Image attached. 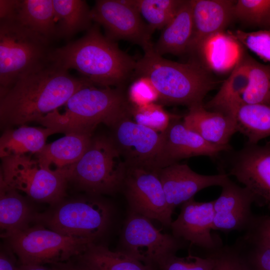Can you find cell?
<instances>
[{
  "label": "cell",
  "instance_id": "1",
  "mask_svg": "<svg viewBox=\"0 0 270 270\" xmlns=\"http://www.w3.org/2000/svg\"><path fill=\"white\" fill-rule=\"evenodd\" d=\"M91 82L50 62L0 92V122L4 130L37 122L62 106L80 88Z\"/></svg>",
  "mask_w": 270,
  "mask_h": 270
},
{
  "label": "cell",
  "instance_id": "2",
  "mask_svg": "<svg viewBox=\"0 0 270 270\" xmlns=\"http://www.w3.org/2000/svg\"><path fill=\"white\" fill-rule=\"evenodd\" d=\"M50 61L67 70L74 69L103 88L121 87L133 76L136 64L114 41L104 36L96 24L80 38L52 50Z\"/></svg>",
  "mask_w": 270,
  "mask_h": 270
},
{
  "label": "cell",
  "instance_id": "3",
  "mask_svg": "<svg viewBox=\"0 0 270 270\" xmlns=\"http://www.w3.org/2000/svg\"><path fill=\"white\" fill-rule=\"evenodd\" d=\"M144 52L136 62L133 76L148 78L159 94V100L164 104L188 108L202 104L216 86L211 72L196 60L186 63L170 60L157 54L153 48Z\"/></svg>",
  "mask_w": 270,
  "mask_h": 270
},
{
  "label": "cell",
  "instance_id": "4",
  "mask_svg": "<svg viewBox=\"0 0 270 270\" xmlns=\"http://www.w3.org/2000/svg\"><path fill=\"white\" fill-rule=\"evenodd\" d=\"M90 82L74 92L62 106L37 123L58 133L92 134L100 123L109 124L129 109L120 87H100Z\"/></svg>",
  "mask_w": 270,
  "mask_h": 270
},
{
  "label": "cell",
  "instance_id": "5",
  "mask_svg": "<svg viewBox=\"0 0 270 270\" xmlns=\"http://www.w3.org/2000/svg\"><path fill=\"white\" fill-rule=\"evenodd\" d=\"M50 43L15 20H0V92L50 62Z\"/></svg>",
  "mask_w": 270,
  "mask_h": 270
},
{
  "label": "cell",
  "instance_id": "6",
  "mask_svg": "<svg viewBox=\"0 0 270 270\" xmlns=\"http://www.w3.org/2000/svg\"><path fill=\"white\" fill-rule=\"evenodd\" d=\"M128 165L110 138L92 136L87 150L64 176L91 194H114L122 188Z\"/></svg>",
  "mask_w": 270,
  "mask_h": 270
},
{
  "label": "cell",
  "instance_id": "7",
  "mask_svg": "<svg viewBox=\"0 0 270 270\" xmlns=\"http://www.w3.org/2000/svg\"><path fill=\"white\" fill-rule=\"evenodd\" d=\"M10 248L21 264H54L82 254L94 242L69 236L38 224L6 238Z\"/></svg>",
  "mask_w": 270,
  "mask_h": 270
},
{
  "label": "cell",
  "instance_id": "8",
  "mask_svg": "<svg viewBox=\"0 0 270 270\" xmlns=\"http://www.w3.org/2000/svg\"><path fill=\"white\" fill-rule=\"evenodd\" d=\"M0 180L31 199L52 204L66 194L68 180L62 174L44 168L32 155L1 158Z\"/></svg>",
  "mask_w": 270,
  "mask_h": 270
},
{
  "label": "cell",
  "instance_id": "9",
  "mask_svg": "<svg viewBox=\"0 0 270 270\" xmlns=\"http://www.w3.org/2000/svg\"><path fill=\"white\" fill-rule=\"evenodd\" d=\"M110 218L106 203L86 198L62 202L50 213L36 216V220L62 234L94 242L106 230Z\"/></svg>",
  "mask_w": 270,
  "mask_h": 270
},
{
  "label": "cell",
  "instance_id": "10",
  "mask_svg": "<svg viewBox=\"0 0 270 270\" xmlns=\"http://www.w3.org/2000/svg\"><path fill=\"white\" fill-rule=\"evenodd\" d=\"M150 220L130 212L122 232L120 251L154 270L160 261L183 248L184 241L161 233Z\"/></svg>",
  "mask_w": 270,
  "mask_h": 270
},
{
  "label": "cell",
  "instance_id": "11",
  "mask_svg": "<svg viewBox=\"0 0 270 270\" xmlns=\"http://www.w3.org/2000/svg\"><path fill=\"white\" fill-rule=\"evenodd\" d=\"M130 110L112 122L110 138L128 166L158 170L162 144V132L140 124L130 118Z\"/></svg>",
  "mask_w": 270,
  "mask_h": 270
},
{
  "label": "cell",
  "instance_id": "12",
  "mask_svg": "<svg viewBox=\"0 0 270 270\" xmlns=\"http://www.w3.org/2000/svg\"><path fill=\"white\" fill-rule=\"evenodd\" d=\"M91 16L92 20L103 26L110 39L129 41L141 46L144 52L153 48L152 32L132 0H96Z\"/></svg>",
  "mask_w": 270,
  "mask_h": 270
},
{
  "label": "cell",
  "instance_id": "13",
  "mask_svg": "<svg viewBox=\"0 0 270 270\" xmlns=\"http://www.w3.org/2000/svg\"><path fill=\"white\" fill-rule=\"evenodd\" d=\"M157 170L128 166L122 188L130 212L170 227L172 212L169 208Z\"/></svg>",
  "mask_w": 270,
  "mask_h": 270
},
{
  "label": "cell",
  "instance_id": "14",
  "mask_svg": "<svg viewBox=\"0 0 270 270\" xmlns=\"http://www.w3.org/2000/svg\"><path fill=\"white\" fill-rule=\"evenodd\" d=\"M228 176H234L270 209V144H246L230 156Z\"/></svg>",
  "mask_w": 270,
  "mask_h": 270
},
{
  "label": "cell",
  "instance_id": "15",
  "mask_svg": "<svg viewBox=\"0 0 270 270\" xmlns=\"http://www.w3.org/2000/svg\"><path fill=\"white\" fill-rule=\"evenodd\" d=\"M214 215V200L199 202L192 198L182 204L180 214L170 226L172 234L204 249L206 254L212 252L223 245L211 232Z\"/></svg>",
  "mask_w": 270,
  "mask_h": 270
},
{
  "label": "cell",
  "instance_id": "16",
  "mask_svg": "<svg viewBox=\"0 0 270 270\" xmlns=\"http://www.w3.org/2000/svg\"><path fill=\"white\" fill-rule=\"evenodd\" d=\"M162 134V144L158 162L159 169L178 163L182 159L196 156L215 158L232 150L230 146H218L205 140L174 116ZM158 169V170H159Z\"/></svg>",
  "mask_w": 270,
  "mask_h": 270
},
{
  "label": "cell",
  "instance_id": "17",
  "mask_svg": "<svg viewBox=\"0 0 270 270\" xmlns=\"http://www.w3.org/2000/svg\"><path fill=\"white\" fill-rule=\"evenodd\" d=\"M170 211L194 198L206 188L222 186L230 178L228 174L204 175L192 170L186 164L175 163L157 170Z\"/></svg>",
  "mask_w": 270,
  "mask_h": 270
},
{
  "label": "cell",
  "instance_id": "18",
  "mask_svg": "<svg viewBox=\"0 0 270 270\" xmlns=\"http://www.w3.org/2000/svg\"><path fill=\"white\" fill-rule=\"evenodd\" d=\"M220 196L214 200L213 230L246 232L255 216L252 206L256 202L254 194L229 178L222 186Z\"/></svg>",
  "mask_w": 270,
  "mask_h": 270
},
{
  "label": "cell",
  "instance_id": "19",
  "mask_svg": "<svg viewBox=\"0 0 270 270\" xmlns=\"http://www.w3.org/2000/svg\"><path fill=\"white\" fill-rule=\"evenodd\" d=\"M236 0H192V35L188 53L194 55L210 36L226 28L234 18Z\"/></svg>",
  "mask_w": 270,
  "mask_h": 270
},
{
  "label": "cell",
  "instance_id": "20",
  "mask_svg": "<svg viewBox=\"0 0 270 270\" xmlns=\"http://www.w3.org/2000/svg\"><path fill=\"white\" fill-rule=\"evenodd\" d=\"M182 122L208 142L222 146H230L229 141L237 132L234 118L225 113L206 109L204 104L188 108Z\"/></svg>",
  "mask_w": 270,
  "mask_h": 270
},
{
  "label": "cell",
  "instance_id": "21",
  "mask_svg": "<svg viewBox=\"0 0 270 270\" xmlns=\"http://www.w3.org/2000/svg\"><path fill=\"white\" fill-rule=\"evenodd\" d=\"M92 136L91 134H65L52 143L46 144L40 151L34 154V158L44 168L59 172L65 176L66 170L81 158L88 148Z\"/></svg>",
  "mask_w": 270,
  "mask_h": 270
},
{
  "label": "cell",
  "instance_id": "22",
  "mask_svg": "<svg viewBox=\"0 0 270 270\" xmlns=\"http://www.w3.org/2000/svg\"><path fill=\"white\" fill-rule=\"evenodd\" d=\"M242 46L229 32H223L204 40L194 56L210 72H224L234 67L244 52Z\"/></svg>",
  "mask_w": 270,
  "mask_h": 270
},
{
  "label": "cell",
  "instance_id": "23",
  "mask_svg": "<svg viewBox=\"0 0 270 270\" xmlns=\"http://www.w3.org/2000/svg\"><path fill=\"white\" fill-rule=\"evenodd\" d=\"M193 30L192 0H184L176 14L162 28L154 50L160 56L187 53Z\"/></svg>",
  "mask_w": 270,
  "mask_h": 270
},
{
  "label": "cell",
  "instance_id": "24",
  "mask_svg": "<svg viewBox=\"0 0 270 270\" xmlns=\"http://www.w3.org/2000/svg\"><path fill=\"white\" fill-rule=\"evenodd\" d=\"M31 209L19 192L0 180V236L6 238L24 230L36 220Z\"/></svg>",
  "mask_w": 270,
  "mask_h": 270
},
{
  "label": "cell",
  "instance_id": "25",
  "mask_svg": "<svg viewBox=\"0 0 270 270\" xmlns=\"http://www.w3.org/2000/svg\"><path fill=\"white\" fill-rule=\"evenodd\" d=\"M58 133L54 128L19 126L4 130L0 138V158L20 155H32L40 151L47 138Z\"/></svg>",
  "mask_w": 270,
  "mask_h": 270
},
{
  "label": "cell",
  "instance_id": "26",
  "mask_svg": "<svg viewBox=\"0 0 270 270\" xmlns=\"http://www.w3.org/2000/svg\"><path fill=\"white\" fill-rule=\"evenodd\" d=\"M250 58V56L244 51L219 90L212 99L204 104L206 109L232 116L249 82Z\"/></svg>",
  "mask_w": 270,
  "mask_h": 270
},
{
  "label": "cell",
  "instance_id": "27",
  "mask_svg": "<svg viewBox=\"0 0 270 270\" xmlns=\"http://www.w3.org/2000/svg\"><path fill=\"white\" fill-rule=\"evenodd\" d=\"M10 20H15L50 42L56 38L52 0H16Z\"/></svg>",
  "mask_w": 270,
  "mask_h": 270
},
{
  "label": "cell",
  "instance_id": "28",
  "mask_svg": "<svg viewBox=\"0 0 270 270\" xmlns=\"http://www.w3.org/2000/svg\"><path fill=\"white\" fill-rule=\"evenodd\" d=\"M56 38L69 40L91 26V10L85 0H52Z\"/></svg>",
  "mask_w": 270,
  "mask_h": 270
},
{
  "label": "cell",
  "instance_id": "29",
  "mask_svg": "<svg viewBox=\"0 0 270 270\" xmlns=\"http://www.w3.org/2000/svg\"><path fill=\"white\" fill-rule=\"evenodd\" d=\"M237 132L244 135L250 144H257L270 136V105L242 104L232 114Z\"/></svg>",
  "mask_w": 270,
  "mask_h": 270
},
{
  "label": "cell",
  "instance_id": "30",
  "mask_svg": "<svg viewBox=\"0 0 270 270\" xmlns=\"http://www.w3.org/2000/svg\"><path fill=\"white\" fill-rule=\"evenodd\" d=\"M76 258L94 270H154L124 252L94 242Z\"/></svg>",
  "mask_w": 270,
  "mask_h": 270
},
{
  "label": "cell",
  "instance_id": "31",
  "mask_svg": "<svg viewBox=\"0 0 270 270\" xmlns=\"http://www.w3.org/2000/svg\"><path fill=\"white\" fill-rule=\"evenodd\" d=\"M242 270H270V247L246 233L232 244Z\"/></svg>",
  "mask_w": 270,
  "mask_h": 270
},
{
  "label": "cell",
  "instance_id": "32",
  "mask_svg": "<svg viewBox=\"0 0 270 270\" xmlns=\"http://www.w3.org/2000/svg\"><path fill=\"white\" fill-rule=\"evenodd\" d=\"M184 0H132L134 6L153 32L162 29L174 17Z\"/></svg>",
  "mask_w": 270,
  "mask_h": 270
},
{
  "label": "cell",
  "instance_id": "33",
  "mask_svg": "<svg viewBox=\"0 0 270 270\" xmlns=\"http://www.w3.org/2000/svg\"><path fill=\"white\" fill-rule=\"evenodd\" d=\"M242 104L270 105V65L260 63L250 56L249 82L240 98Z\"/></svg>",
  "mask_w": 270,
  "mask_h": 270
},
{
  "label": "cell",
  "instance_id": "34",
  "mask_svg": "<svg viewBox=\"0 0 270 270\" xmlns=\"http://www.w3.org/2000/svg\"><path fill=\"white\" fill-rule=\"evenodd\" d=\"M234 17L260 30H270V0H236Z\"/></svg>",
  "mask_w": 270,
  "mask_h": 270
},
{
  "label": "cell",
  "instance_id": "35",
  "mask_svg": "<svg viewBox=\"0 0 270 270\" xmlns=\"http://www.w3.org/2000/svg\"><path fill=\"white\" fill-rule=\"evenodd\" d=\"M130 113L136 123L160 132L166 129L174 116L156 102L130 107Z\"/></svg>",
  "mask_w": 270,
  "mask_h": 270
},
{
  "label": "cell",
  "instance_id": "36",
  "mask_svg": "<svg viewBox=\"0 0 270 270\" xmlns=\"http://www.w3.org/2000/svg\"><path fill=\"white\" fill-rule=\"evenodd\" d=\"M242 46L262 60L270 62V30L246 32L236 30L229 32Z\"/></svg>",
  "mask_w": 270,
  "mask_h": 270
},
{
  "label": "cell",
  "instance_id": "37",
  "mask_svg": "<svg viewBox=\"0 0 270 270\" xmlns=\"http://www.w3.org/2000/svg\"><path fill=\"white\" fill-rule=\"evenodd\" d=\"M134 78L128 91V98L133 106H143L159 100V94L148 78L144 76Z\"/></svg>",
  "mask_w": 270,
  "mask_h": 270
},
{
  "label": "cell",
  "instance_id": "38",
  "mask_svg": "<svg viewBox=\"0 0 270 270\" xmlns=\"http://www.w3.org/2000/svg\"><path fill=\"white\" fill-rule=\"evenodd\" d=\"M212 254L215 264L212 270H240V265L230 246H224Z\"/></svg>",
  "mask_w": 270,
  "mask_h": 270
},
{
  "label": "cell",
  "instance_id": "39",
  "mask_svg": "<svg viewBox=\"0 0 270 270\" xmlns=\"http://www.w3.org/2000/svg\"><path fill=\"white\" fill-rule=\"evenodd\" d=\"M244 233L270 247V216H255Z\"/></svg>",
  "mask_w": 270,
  "mask_h": 270
},
{
  "label": "cell",
  "instance_id": "40",
  "mask_svg": "<svg viewBox=\"0 0 270 270\" xmlns=\"http://www.w3.org/2000/svg\"><path fill=\"white\" fill-rule=\"evenodd\" d=\"M16 256L12 250L10 252L1 250L0 270H19L20 264L17 260L18 259H16Z\"/></svg>",
  "mask_w": 270,
  "mask_h": 270
},
{
  "label": "cell",
  "instance_id": "41",
  "mask_svg": "<svg viewBox=\"0 0 270 270\" xmlns=\"http://www.w3.org/2000/svg\"><path fill=\"white\" fill-rule=\"evenodd\" d=\"M52 270H94L74 258L69 261L50 265Z\"/></svg>",
  "mask_w": 270,
  "mask_h": 270
},
{
  "label": "cell",
  "instance_id": "42",
  "mask_svg": "<svg viewBox=\"0 0 270 270\" xmlns=\"http://www.w3.org/2000/svg\"><path fill=\"white\" fill-rule=\"evenodd\" d=\"M16 0H0V20L10 19L14 12Z\"/></svg>",
  "mask_w": 270,
  "mask_h": 270
},
{
  "label": "cell",
  "instance_id": "43",
  "mask_svg": "<svg viewBox=\"0 0 270 270\" xmlns=\"http://www.w3.org/2000/svg\"><path fill=\"white\" fill-rule=\"evenodd\" d=\"M19 270H52L50 267L39 264H21Z\"/></svg>",
  "mask_w": 270,
  "mask_h": 270
},
{
  "label": "cell",
  "instance_id": "44",
  "mask_svg": "<svg viewBox=\"0 0 270 270\" xmlns=\"http://www.w3.org/2000/svg\"><path fill=\"white\" fill-rule=\"evenodd\" d=\"M242 268V267H241ZM240 270H242V268H240Z\"/></svg>",
  "mask_w": 270,
  "mask_h": 270
}]
</instances>
